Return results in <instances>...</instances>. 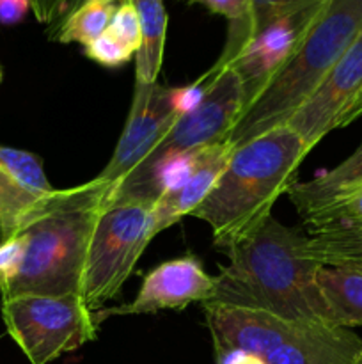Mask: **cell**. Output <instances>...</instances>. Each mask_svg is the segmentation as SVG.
I'll return each mask as SVG.
<instances>
[{"mask_svg": "<svg viewBox=\"0 0 362 364\" xmlns=\"http://www.w3.org/2000/svg\"><path fill=\"white\" fill-rule=\"evenodd\" d=\"M206 304L251 309L287 320H325L316 283L319 265L307 249V233L270 215L226 251Z\"/></svg>", "mask_w": 362, "mask_h": 364, "instance_id": "cell-1", "label": "cell"}, {"mask_svg": "<svg viewBox=\"0 0 362 364\" xmlns=\"http://www.w3.org/2000/svg\"><path fill=\"white\" fill-rule=\"evenodd\" d=\"M114 185L98 178L53 191L34 205L14 235L25 242L16 277L0 291L16 295H80L92 231Z\"/></svg>", "mask_w": 362, "mask_h": 364, "instance_id": "cell-2", "label": "cell"}, {"mask_svg": "<svg viewBox=\"0 0 362 364\" xmlns=\"http://www.w3.org/2000/svg\"><path fill=\"white\" fill-rule=\"evenodd\" d=\"M307 155L300 135L287 124L236 146L213 191L190 217L208 224L213 245L227 251L272 215Z\"/></svg>", "mask_w": 362, "mask_h": 364, "instance_id": "cell-3", "label": "cell"}, {"mask_svg": "<svg viewBox=\"0 0 362 364\" xmlns=\"http://www.w3.org/2000/svg\"><path fill=\"white\" fill-rule=\"evenodd\" d=\"M362 31V0H329L295 55L245 109L227 141L236 148L287 123Z\"/></svg>", "mask_w": 362, "mask_h": 364, "instance_id": "cell-4", "label": "cell"}, {"mask_svg": "<svg viewBox=\"0 0 362 364\" xmlns=\"http://www.w3.org/2000/svg\"><path fill=\"white\" fill-rule=\"evenodd\" d=\"M215 354L241 350L263 364H358L362 338L325 320H287L202 304Z\"/></svg>", "mask_w": 362, "mask_h": 364, "instance_id": "cell-5", "label": "cell"}, {"mask_svg": "<svg viewBox=\"0 0 362 364\" xmlns=\"http://www.w3.org/2000/svg\"><path fill=\"white\" fill-rule=\"evenodd\" d=\"M155 205L110 201L92 231L80 295L92 311L117 297L149 242L156 237Z\"/></svg>", "mask_w": 362, "mask_h": 364, "instance_id": "cell-6", "label": "cell"}, {"mask_svg": "<svg viewBox=\"0 0 362 364\" xmlns=\"http://www.w3.org/2000/svg\"><path fill=\"white\" fill-rule=\"evenodd\" d=\"M7 334L31 364H48L98 336L96 313L82 295H16L2 299Z\"/></svg>", "mask_w": 362, "mask_h": 364, "instance_id": "cell-7", "label": "cell"}, {"mask_svg": "<svg viewBox=\"0 0 362 364\" xmlns=\"http://www.w3.org/2000/svg\"><path fill=\"white\" fill-rule=\"evenodd\" d=\"M243 109V85L229 66L224 68L201 103L181 114L165 139L130 174L144 173L156 164L197 151L215 142L227 141Z\"/></svg>", "mask_w": 362, "mask_h": 364, "instance_id": "cell-8", "label": "cell"}, {"mask_svg": "<svg viewBox=\"0 0 362 364\" xmlns=\"http://www.w3.org/2000/svg\"><path fill=\"white\" fill-rule=\"evenodd\" d=\"M180 117L174 87L153 82H135L128 119L117 141L114 155L98 174L99 181L116 187L137 166H141L153 149L165 139Z\"/></svg>", "mask_w": 362, "mask_h": 364, "instance_id": "cell-9", "label": "cell"}, {"mask_svg": "<svg viewBox=\"0 0 362 364\" xmlns=\"http://www.w3.org/2000/svg\"><path fill=\"white\" fill-rule=\"evenodd\" d=\"M362 96V31L322 84L287 119L311 151L323 137L353 123V109Z\"/></svg>", "mask_w": 362, "mask_h": 364, "instance_id": "cell-10", "label": "cell"}, {"mask_svg": "<svg viewBox=\"0 0 362 364\" xmlns=\"http://www.w3.org/2000/svg\"><path fill=\"white\" fill-rule=\"evenodd\" d=\"M327 2L329 0H314L286 16L273 20L254 38L248 39L240 53L227 64L243 85L245 109L295 55Z\"/></svg>", "mask_w": 362, "mask_h": 364, "instance_id": "cell-11", "label": "cell"}, {"mask_svg": "<svg viewBox=\"0 0 362 364\" xmlns=\"http://www.w3.org/2000/svg\"><path fill=\"white\" fill-rule=\"evenodd\" d=\"M213 291L215 276L206 272L197 256L185 255L149 270L133 301L94 313L99 323L116 315H155L165 309H183L194 302L206 304L212 301Z\"/></svg>", "mask_w": 362, "mask_h": 364, "instance_id": "cell-12", "label": "cell"}, {"mask_svg": "<svg viewBox=\"0 0 362 364\" xmlns=\"http://www.w3.org/2000/svg\"><path fill=\"white\" fill-rule=\"evenodd\" d=\"M234 146L229 141L215 142L197 153L194 166L187 176L165 191L153 208L155 233L169 230L183 217L192 215L195 208L208 198L209 192L219 181Z\"/></svg>", "mask_w": 362, "mask_h": 364, "instance_id": "cell-13", "label": "cell"}, {"mask_svg": "<svg viewBox=\"0 0 362 364\" xmlns=\"http://www.w3.org/2000/svg\"><path fill=\"white\" fill-rule=\"evenodd\" d=\"M362 185V141L358 148L337 164L334 169L325 171L309 181H295L286 192L291 205L298 212L302 219L314 213L316 210L323 208L332 203L334 199L341 198L346 192Z\"/></svg>", "mask_w": 362, "mask_h": 364, "instance_id": "cell-14", "label": "cell"}, {"mask_svg": "<svg viewBox=\"0 0 362 364\" xmlns=\"http://www.w3.org/2000/svg\"><path fill=\"white\" fill-rule=\"evenodd\" d=\"M316 283L325 304L327 322L346 329L362 327V270L322 265Z\"/></svg>", "mask_w": 362, "mask_h": 364, "instance_id": "cell-15", "label": "cell"}, {"mask_svg": "<svg viewBox=\"0 0 362 364\" xmlns=\"http://www.w3.org/2000/svg\"><path fill=\"white\" fill-rule=\"evenodd\" d=\"M141 20V48L135 64V82L153 84L163 63L167 36V11L163 0H131Z\"/></svg>", "mask_w": 362, "mask_h": 364, "instance_id": "cell-16", "label": "cell"}, {"mask_svg": "<svg viewBox=\"0 0 362 364\" xmlns=\"http://www.w3.org/2000/svg\"><path fill=\"white\" fill-rule=\"evenodd\" d=\"M119 2L116 0H89L67 14L55 27L48 28L50 39L57 43H80L87 46L105 34Z\"/></svg>", "mask_w": 362, "mask_h": 364, "instance_id": "cell-17", "label": "cell"}, {"mask_svg": "<svg viewBox=\"0 0 362 364\" xmlns=\"http://www.w3.org/2000/svg\"><path fill=\"white\" fill-rule=\"evenodd\" d=\"M311 2L314 0H251V11H248L247 20L234 32H227V41L222 50V55L213 64L212 70L215 73H222L224 68H227V64L240 53L248 39L254 38L266 25Z\"/></svg>", "mask_w": 362, "mask_h": 364, "instance_id": "cell-18", "label": "cell"}, {"mask_svg": "<svg viewBox=\"0 0 362 364\" xmlns=\"http://www.w3.org/2000/svg\"><path fill=\"white\" fill-rule=\"evenodd\" d=\"M307 235L361 233L362 231V185L305 217Z\"/></svg>", "mask_w": 362, "mask_h": 364, "instance_id": "cell-19", "label": "cell"}, {"mask_svg": "<svg viewBox=\"0 0 362 364\" xmlns=\"http://www.w3.org/2000/svg\"><path fill=\"white\" fill-rule=\"evenodd\" d=\"M0 173L35 198H45L55 191L46 178L41 156L25 149L0 146Z\"/></svg>", "mask_w": 362, "mask_h": 364, "instance_id": "cell-20", "label": "cell"}, {"mask_svg": "<svg viewBox=\"0 0 362 364\" xmlns=\"http://www.w3.org/2000/svg\"><path fill=\"white\" fill-rule=\"evenodd\" d=\"M307 249L319 265L362 270V240L341 233L307 235Z\"/></svg>", "mask_w": 362, "mask_h": 364, "instance_id": "cell-21", "label": "cell"}, {"mask_svg": "<svg viewBox=\"0 0 362 364\" xmlns=\"http://www.w3.org/2000/svg\"><path fill=\"white\" fill-rule=\"evenodd\" d=\"M106 32L119 43H123L124 46L133 50L135 55H137L142 39L141 20H138V13L133 4H131V0L119 2Z\"/></svg>", "mask_w": 362, "mask_h": 364, "instance_id": "cell-22", "label": "cell"}, {"mask_svg": "<svg viewBox=\"0 0 362 364\" xmlns=\"http://www.w3.org/2000/svg\"><path fill=\"white\" fill-rule=\"evenodd\" d=\"M84 53L87 59L94 60L99 66L105 68H119L124 66L126 63H130L131 57L135 55L133 50H130L128 46H124L123 43L117 41L116 38L105 32V34L99 36L98 39H94L92 43H89L87 46H84Z\"/></svg>", "mask_w": 362, "mask_h": 364, "instance_id": "cell-23", "label": "cell"}, {"mask_svg": "<svg viewBox=\"0 0 362 364\" xmlns=\"http://www.w3.org/2000/svg\"><path fill=\"white\" fill-rule=\"evenodd\" d=\"M25 242L20 235L6 238L0 242V291L16 277L23 262Z\"/></svg>", "mask_w": 362, "mask_h": 364, "instance_id": "cell-24", "label": "cell"}, {"mask_svg": "<svg viewBox=\"0 0 362 364\" xmlns=\"http://www.w3.org/2000/svg\"><path fill=\"white\" fill-rule=\"evenodd\" d=\"M187 2L199 4L209 9L212 13L229 20V32H234L245 23L251 11V0H187Z\"/></svg>", "mask_w": 362, "mask_h": 364, "instance_id": "cell-25", "label": "cell"}, {"mask_svg": "<svg viewBox=\"0 0 362 364\" xmlns=\"http://www.w3.org/2000/svg\"><path fill=\"white\" fill-rule=\"evenodd\" d=\"M31 9L28 0H0V23L16 25Z\"/></svg>", "mask_w": 362, "mask_h": 364, "instance_id": "cell-26", "label": "cell"}, {"mask_svg": "<svg viewBox=\"0 0 362 364\" xmlns=\"http://www.w3.org/2000/svg\"><path fill=\"white\" fill-rule=\"evenodd\" d=\"M28 4H31V9L34 13L35 20L45 25H50L53 18H55L59 0H28Z\"/></svg>", "mask_w": 362, "mask_h": 364, "instance_id": "cell-27", "label": "cell"}, {"mask_svg": "<svg viewBox=\"0 0 362 364\" xmlns=\"http://www.w3.org/2000/svg\"><path fill=\"white\" fill-rule=\"evenodd\" d=\"M85 2H89V0H59L55 18H53V21L48 25V27H55V25L59 23V21H62L67 14L73 13L77 7H80L82 4H85ZM116 2H123V0H116Z\"/></svg>", "mask_w": 362, "mask_h": 364, "instance_id": "cell-28", "label": "cell"}, {"mask_svg": "<svg viewBox=\"0 0 362 364\" xmlns=\"http://www.w3.org/2000/svg\"><path fill=\"white\" fill-rule=\"evenodd\" d=\"M6 176L0 173V242L6 240Z\"/></svg>", "mask_w": 362, "mask_h": 364, "instance_id": "cell-29", "label": "cell"}, {"mask_svg": "<svg viewBox=\"0 0 362 364\" xmlns=\"http://www.w3.org/2000/svg\"><path fill=\"white\" fill-rule=\"evenodd\" d=\"M361 116H362V96H361V100H358L357 105H355V109H353V121L357 119V117H361Z\"/></svg>", "mask_w": 362, "mask_h": 364, "instance_id": "cell-30", "label": "cell"}, {"mask_svg": "<svg viewBox=\"0 0 362 364\" xmlns=\"http://www.w3.org/2000/svg\"><path fill=\"white\" fill-rule=\"evenodd\" d=\"M2 77H4V73H2V71H0V82H2Z\"/></svg>", "mask_w": 362, "mask_h": 364, "instance_id": "cell-31", "label": "cell"}, {"mask_svg": "<svg viewBox=\"0 0 362 364\" xmlns=\"http://www.w3.org/2000/svg\"><path fill=\"white\" fill-rule=\"evenodd\" d=\"M358 364H362V354H361V358H358Z\"/></svg>", "mask_w": 362, "mask_h": 364, "instance_id": "cell-32", "label": "cell"}, {"mask_svg": "<svg viewBox=\"0 0 362 364\" xmlns=\"http://www.w3.org/2000/svg\"><path fill=\"white\" fill-rule=\"evenodd\" d=\"M0 71H2V66H0Z\"/></svg>", "mask_w": 362, "mask_h": 364, "instance_id": "cell-33", "label": "cell"}]
</instances>
